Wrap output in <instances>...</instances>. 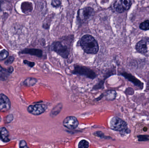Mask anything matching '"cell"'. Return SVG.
Returning a JSON list of instances; mask_svg holds the SVG:
<instances>
[{"label": "cell", "instance_id": "d4e9b609", "mask_svg": "<svg viewBox=\"0 0 149 148\" xmlns=\"http://www.w3.org/2000/svg\"><path fill=\"white\" fill-rule=\"evenodd\" d=\"M14 61V57L13 56H10V57H9L7 61H5V63L7 65L11 64L13 63Z\"/></svg>", "mask_w": 149, "mask_h": 148}, {"label": "cell", "instance_id": "83f0119b", "mask_svg": "<svg viewBox=\"0 0 149 148\" xmlns=\"http://www.w3.org/2000/svg\"><path fill=\"white\" fill-rule=\"evenodd\" d=\"M13 116L12 115H9L7 116V121L8 122H10L13 120Z\"/></svg>", "mask_w": 149, "mask_h": 148}, {"label": "cell", "instance_id": "484cf974", "mask_svg": "<svg viewBox=\"0 0 149 148\" xmlns=\"http://www.w3.org/2000/svg\"><path fill=\"white\" fill-rule=\"evenodd\" d=\"M19 147L20 148H28L27 143L24 140H22L19 143Z\"/></svg>", "mask_w": 149, "mask_h": 148}, {"label": "cell", "instance_id": "277c9868", "mask_svg": "<svg viewBox=\"0 0 149 148\" xmlns=\"http://www.w3.org/2000/svg\"><path fill=\"white\" fill-rule=\"evenodd\" d=\"M51 49L63 58L66 59L69 56L70 52L68 47L59 42L54 43L52 45Z\"/></svg>", "mask_w": 149, "mask_h": 148}, {"label": "cell", "instance_id": "30bf717a", "mask_svg": "<svg viewBox=\"0 0 149 148\" xmlns=\"http://www.w3.org/2000/svg\"><path fill=\"white\" fill-rule=\"evenodd\" d=\"M135 48L137 52L146 55L148 52V41L147 38L142 39L138 42L136 45Z\"/></svg>", "mask_w": 149, "mask_h": 148}, {"label": "cell", "instance_id": "f546056e", "mask_svg": "<svg viewBox=\"0 0 149 148\" xmlns=\"http://www.w3.org/2000/svg\"><path fill=\"white\" fill-rule=\"evenodd\" d=\"M8 73H12V72H13V70H14V69H13V67H9L8 68Z\"/></svg>", "mask_w": 149, "mask_h": 148}, {"label": "cell", "instance_id": "9a60e30c", "mask_svg": "<svg viewBox=\"0 0 149 148\" xmlns=\"http://www.w3.org/2000/svg\"><path fill=\"white\" fill-rule=\"evenodd\" d=\"M62 107H63V106L61 103L58 104L52 110L50 114L51 116L52 117L56 116L61 112Z\"/></svg>", "mask_w": 149, "mask_h": 148}, {"label": "cell", "instance_id": "ba28073f", "mask_svg": "<svg viewBox=\"0 0 149 148\" xmlns=\"http://www.w3.org/2000/svg\"><path fill=\"white\" fill-rule=\"evenodd\" d=\"M94 13V10L91 7H86L80 10L78 12L79 17L81 21H86L90 18Z\"/></svg>", "mask_w": 149, "mask_h": 148}, {"label": "cell", "instance_id": "6da1fadb", "mask_svg": "<svg viewBox=\"0 0 149 148\" xmlns=\"http://www.w3.org/2000/svg\"><path fill=\"white\" fill-rule=\"evenodd\" d=\"M80 45L83 50L87 54H96L99 50L98 43L90 35H85L82 36Z\"/></svg>", "mask_w": 149, "mask_h": 148}, {"label": "cell", "instance_id": "8992f818", "mask_svg": "<svg viewBox=\"0 0 149 148\" xmlns=\"http://www.w3.org/2000/svg\"><path fill=\"white\" fill-rule=\"evenodd\" d=\"M120 75L127 80L131 82L135 86L139 88L140 89H143L144 87V84L140 80L137 79L133 75L125 72L121 73Z\"/></svg>", "mask_w": 149, "mask_h": 148}, {"label": "cell", "instance_id": "ffe728a7", "mask_svg": "<svg viewBox=\"0 0 149 148\" xmlns=\"http://www.w3.org/2000/svg\"><path fill=\"white\" fill-rule=\"evenodd\" d=\"M89 143L86 140H82L79 142L78 147L79 148H87L89 147Z\"/></svg>", "mask_w": 149, "mask_h": 148}, {"label": "cell", "instance_id": "7c38bea8", "mask_svg": "<svg viewBox=\"0 0 149 148\" xmlns=\"http://www.w3.org/2000/svg\"><path fill=\"white\" fill-rule=\"evenodd\" d=\"M22 53L30 54L32 55L36 56L38 57H41L42 55V50L35 49L25 50L23 51Z\"/></svg>", "mask_w": 149, "mask_h": 148}, {"label": "cell", "instance_id": "5b68a950", "mask_svg": "<svg viewBox=\"0 0 149 148\" xmlns=\"http://www.w3.org/2000/svg\"><path fill=\"white\" fill-rule=\"evenodd\" d=\"M47 109V106L44 104H36L30 105L27 109L30 114L38 116L43 114Z\"/></svg>", "mask_w": 149, "mask_h": 148}, {"label": "cell", "instance_id": "8fae6325", "mask_svg": "<svg viewBox=\"0 0 149 148\" xmlns=\"http://www.w3.org/2000/svg\"><path fill=\"white\" fill-rule=\"evenodd\" d=\"M0 140L4 142H8L10 141L9 133L5 128L2 127L0 129Z\"/></svg>", "mask_w": 149, "mask_h": 148}, {"label": "cell", "instance_id": "4fadbf2b", "mask_svg": "<svg viewBox=\"0 0 149 148\" xmlns=\"http://www.w3.org/2000/svg\"><path fill=\"white\" fill-rule=\"evenodd\" d=\"M8 70L3 68L0 65V81H5L8 79Z\"/></svg>", "mask_w": 149, "mask_h": 148}, {"label": "cell", "instance_id": "44dd1931", "mask_svg": "<svg viewBox=\"0 0 149 148\" xmlns=\"http://www.w3.org/2000/svg\"><path fill=\"white\" fill-rule=\"evenodd\" d=\"M8 52L6 50H3L0 51V61L5 60L8 56Z\"/></svg>", "mask_w": 149, "mask_h": 148}, {"label": "cell", "instance_id": "7402d4cb", "mask_svg": "<svg viewBox=\"0 0 149 148\" xmlns=\"http://www.w3.org/2000/svg\"><path fill=\"white\" fill-rule=\"evenodd\" d=\"M137 138H138V141L139 142H145L149 141V136L146 135H140L137 136Z\"/></svg>", "mask_w": 149, "mask_h": 148}, {"label": "cell", "instance_id": "d6986e66", "mask_svg": "<svg viewBox=\"0 0 149 148\" xmlns=\"http://www.w3.org/2000/svg\"><path fill=\"white\" fill-rule=\"evenodd\" d=\"M141 29L143 30H149V20H146L142 22L139 25Z\"/></svg>", "mask_w": 149, "mask_h": 148}, {"label": "cell", "instance_id": "2e32d148", "mask_svg": "<svg viewBox=\"0 0 149 148\" xmlns=\"http://www.w3.org/2000/svg\"><path fill=\"white\" fill-rule=\"evenodd\" d=\"M125 11L128 10L132 5V0H120Z\"/></svg>", "mask_w": 149, "mask_h": 148}, {"label": "cell", "instance_id": "4dcf8cb0", "mask_svg": "<svg viewBox=\"0 0 149 148\" xmlns=\"http://www.w3.org/2000/svg\"><path fill=\"white\" fill-rule=\"evenodd\" d=\"M1 116H0V123H1Z\"/></svg>", "mask_w": 149, "mask_h": 148}, {"label": "cell", "instance_id": "e0dca14e", "mask_svg": "<svg viewBox=\"0 0 149 148\" xmlns=\"http://www.w3.org/2000/svg\"><path fill=\"white\" fill-rule=\"evenodd\" d=\"M114 8L116 12L119 13H123L125 11L120 0L116 1L114 4Z\"/></svg>", "mask_w": 149, "mask_h": 148}, {"label": "cell", "instance_id": "603a6c76", "mask_svg": "<svg viewBox=\"0 0 149 148\" xmlns=\"http://www.w3.org/2000/svg\"><path fill=\"white\" fill-rule=\"evenodd\" d=\"M51 4L53 7L58 8L61 6V2L60 0H52Z\"/></svg>", "mask_w": 149, "mask_h": 148}, {"label": "cell", "instance_id": "ac0fdd59", "mask_svg": "<svg viewBox=\"0 0 149 148\" xmlns=\"http://www.w3.org/2000/svg\"><path fill=\"white\" fill-rule=\"evenodd\" d=\"M37 82V80L36 78H29L24 81V84L27 86H34Z\"/></svg>", "mask_w": 149, "mask_h": 148}, {"label": "cell", "instance_id": "cb8c5ba5", "mask_svg": "<svg viewBox=\"0 0 149 148\" xmlns=\"http://www.w3.org/2000/svg\"><path fill=\"white\" fill-rule=\"evenodd\" d=\"M94 135L98 137H100L101 138H105V139H108L109 137H107V136H105L104 134L102 132H100V131H98V132H95L94 134Z\"/></svg>", "mask_w": 149, "mask_h": 148}, {"label": "cell", "instance_id": "4316f807", "mask_svg": "<svg viewBox=\"0 0 149 148\" xmlns=\"http://www.w3.org/2000/svg\"><path fill=\"white\" fill-rule=\"evenodd\" d=\"M24 63H25V64H27V65L29 66V67H32L35 66V63L32 62H30L29 61H24Z\"/></svg>", "mask_w": 149, "mask_h": 148}, {"label": "cell", "instance_id": "3957f363", "mask_svg": "<svg viewBox=\"0 0 149 148\" xmlns=\"http://www.w3.org/2000/svg\"><path fill=\"white\" fill-rule=\"evenodd\" d=\"M72 73L74 74L84 76L87 78L94 79L96 76V74L89 68L79 65H75Z\"/></svg>", "mask_w": 149, "mask_h": 148}, {"label": "cell", "instance_id": "7a4b0ae2", "mask_svg": "<svg viewBox=\"0 0 149 148\" xmlns=\"http://www.w3.org/2000/svg\"><path fill=\"white\" fill-rule=\"evenodd\" d=\"M109 126L111 129L120 132L122 134H128L130 132L127 123L118 117L111 118L109 121Z\"/></svg>", "mask_w": 149, "mask_h": 148}, {"label": "cell", "instance_id": "f1b7e54d", "mask_svg": "<svg viewBox=\"0 0 149 148\" xmlns=\"http://www.w3.org/2000/svg\"><path fill=\"white\" fill-rule=\"evenodd\" d=\"M147 39L148 41V52L146 55L149 56V38H147Z\"/></svg>", "mask_w": 149, "mask_h": 148}, {"label": "cell", "instance_id": "5bb4252c", "mask_svg": "<svg viewBox=\"0 0 149 148\" xmlns=\"http://www.w3.org/2000/svg\"><path fill=\"white\" fill-rule=\"evenodd\" d=\"M116 92L114 90H109L106 92V99L108 101H113L116 97Z\"/></svg>", "mask_w": 149, "mask_h": 148}, {"label": "cell", "instance_id": "52a82bcc", "mask_svg": "<svg viewBox=\"0 0 149 148\" xmlns=\"http://www.w3.org/2000/svg\"><path fill=\"white\" fill-rule=\"evenodd\" d=\"M63 125L65 127L69 129H74L78 127L79 121L74 116H67L64 120Z\"/></svg>", "mask_w": 149, "mask_h": 148}, {"label": "cell", "instance_id": "9c48e42d", "mask_svg": "<svg viewBox=\"0 0 149 148\" xmlns=\"http://www.w3.org/2000/svg\"><path fill=\"white\" fill-rule=\"evenodd\" d=\"M10 107V102L9 99L3 94H0V111H8Z\"/></svg>", "mask_w": 149, "mask_h": 148}]
</instances>
